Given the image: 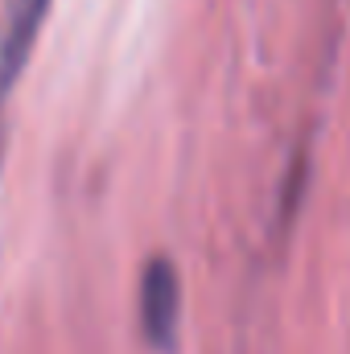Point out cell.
Here are the masks:
<instances>
[{
	"label": "cell",
	"mask_w": 350,
	"mask_h": 354,
	"mask_svg": "<svg viewBox=\"0 0 350 354\" xmlns=\"http://www.w3.org/2000/svg\"><path fill=\"white\" fill-rule=\"evenodd\" d=\"M177 313H181V292H177V272L165 260H153L145 268V284H140V322L145 334L169 351L177 334Z\"/></svg>",
	"instance_id": "1"
}]
</instances>
